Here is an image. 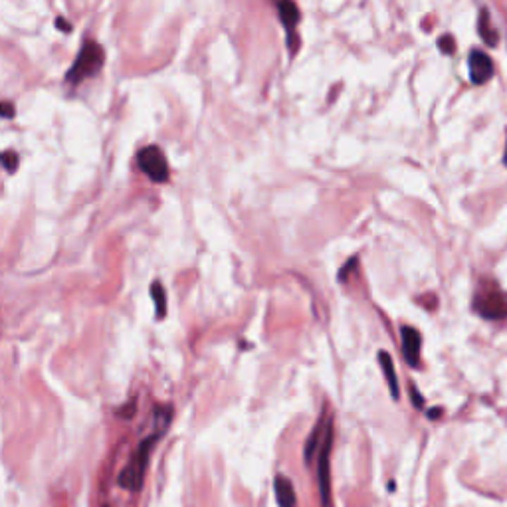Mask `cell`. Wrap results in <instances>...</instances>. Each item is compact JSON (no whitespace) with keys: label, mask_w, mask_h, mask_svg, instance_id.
<instances>
[{"label":"cell","mask_w":507,"mask_h":507,"mask_svg":"<svg viewBox=\"0 0 507 507\" xmlns=\"http://www.w3.org/2000/svg\"><path fill=\"white\" fill-rule=\"evenodd\" d=\"M277 14H280V20L285 26L287 34L294 32L299 20H301V14H299V8H297L296 2H289V0H284V2H277Z\"/></svg>","instance_id":"9c48e42d"},{"label":"cell","mask_w":507,"mask_h":507,"mask_svg":"<svg viewBox=\"0 0 507 507\" xmlns=\"http://www.w3.org/2000/svg\"><path fill=\"white\" fill-rule=\"evenodd\" d=\"M353 265H357V258H353L351 262H347V264L341 268V272H339V280H341V282L345 280V275H347V272H351V268H353Z\"/></svg>","instance_id":"d6986e66"},{"label":"cell","mask_w":507,"mask_h":507,"mask_svg":"<svg viewBox=\"0 0 507 507\" xmlns=\"http://www.w3.org/2000/svg\"><path fill=\"white\" fill-rule=\"evenodd\" d=\"M104 60H106V54H104V50H101L99 44L85 42L84 48H82V52H80V56L75 58L74 65L68 70L65 80H68L70 84H80V82H84L85 77L97 74V72L101 70Z\"/></svg>","instance_id":"7a4b0ae2"},{"label":"cell","mask_w":507,"mask_h":507,"mask_svg":"<svg viewBox=\"0 0 507 507\" xmlns=\"http://www.w3.org/2000/svg\"><path fill=\"white\" fill-rule=\"evenodd\" d=\"M438 48H440V52L442 54H454L456 52V40L450 36V34H444L438 38Z\"/></svg>","instance_id":"9a60e30c"},{"label":"cell","mask_w":507,"mask_h":507,"mask_svg":"<svg viewBox=\"0 0 507 507\" xmlns=\"http://www.w3.org/2000/svg\"><path fill=\"white\" fill-rule=\"evenodd\" d=\"M468 63H470V80H472V84H486L487 80L494 75V62H492V58L487 54L474 50V52L470 54Z\"/></svg>","instance_id":"8992f818"},{"label":"cell","mask_w":507,"mask_h":507,"mask_svg":"<svg viewBox=\"0 0 507 507\" xmlns=\"http://www.w3.org/2000/svg\"><path fill=\"white\" fill-rule=\"evenodd\" d=\"M139 167L155 182H165L169 179V163L157 145H149L139 153Z\"/></svg>","instance_id":"277c9868"},{"label":"cell","mask_w":507,"mask_h":507,"mask_svg":"<svg viewBox=\"0 0 507 507\" xmlns=\"http://www.w3.org/2000/svg\"><path fill=\"white\" fill-rule=\"evenodd\" d=\"M151 297L155 301L157 319H163V317L167 315V294H165V287L161 285V282H153V285H151Z\"/></svg>","instance_id":"7c38bea8"},{"label":"cell","mask_w":507,"mask_h":507,"mask_svg":"<svg viewBox=\"0 0 507 507\" xmlns=\"http://www.w3.org/2000/svg\"><path fill=\"white\" fill-rule=\"evenodd\" d=\"M506 165H507V153H506Z\"/></svg>","instance_id":"7402d4cb"},{"label":"cell","mask_w":507,"mask_h":507,"mask_svg":"<svg viewBox=\"0 0 507 507\" xmlns=\"http://www.w3.org/2000/svg\"><path fill=\"white\" fill-rule=\"evenodd\" d=\"M2 115L4 117L14 115V107H12L11 101H2Z\"/></svg>","instance_id":"ffe728a7"},{"label":"cell","mask_w":507,"mask_h":507,"mask_svg":"<svg viewBox=\"0 0 507 507\" xmlns=\"http://www.w3.org/2000/svg\"><path fill=\"white\" fill-rule=\"evenodd\" d=\"M170 423V408L169 406H158L155 408V432L163 434L165 432V428L169 426Z\"/></svg>","instance_id":"5bb4252c"},{"label":"cell","mask_w":507,"mask_h":507,"mask_svg":"<svg viewBox=\"0 0 507 507\" xmlns=\"http://www.w3.org/2000/svg\"><path fill=\"white\" fill-rule=\"evenodd\" d=\"M475 309L486 319H503L507 315V296L501 292H486L475 297Z\"/></svg>","instance_id":"5b68a950"},{"label":"cell","mask_w":507,"mask_h":507,"mask_svg":"<svg viewBox=\"0 0 507 507\" xmlns=\"http://www.w3.org/2000/svg\"><path fill=\"white\" fill-rule=\"evenodd\" d=\"M158 438H161V434L153 432L149 438H145L143 442L139 444L135 456L131 458V462L127 464L125 470L119 475V486L127 487L131 492H139L141 489L143 477H145V468L149 464V456H151V450H153V446H155Z\"/></svg>","instance_id":"6da1fadb"},{"label":"cell","mask_w":507,"mask_h":507,"mask_svg":"<svg viewBox=\"0 0 507 507\" xmlns=\"http://www.w3.org/2000/svg\"><path fill=\"white\" fill-rule=\"evenodd\" d=\"M321 428H325V426H321V424H317L315 428H313V432L309 436V440L306 444V464H311V460H313V456L315 452L321 448V442H323V434H321Z\"/></svg>","instance_id":"4fadbf2b"},{"label":"cell","mask_w":507,"mask_h":507,"mask_svg":"<svg viewBox=\"0 0 507 507\" xmlns=\"http://www.w3.org/2000/svg\"><path fill=\"white\" fill-rule=\"evenodd\" d=\"M275 499L280 507H296V489L287 477H275Z\"/></svg>","instance_id":"30bf717a"},{"label":"cell","mask_w":507,"mask_h":507,"mask_svg":"<svg viewBox=\"0 0 507 507\" xmlns=\"http://www.w3.org/2000/svg\"><path fill=\"white\" fill-rule=\"evenodd\" d=\"M411 399H412V402H414V406H416V408H423L424 406L423 394L418 392V389H416L414 384H411Z\"/></svg>","instance_id":"e0dca14e"},{"label":"cell","mask_w":507,"mask_h":507,"mask_svg":"<svg viewBox=\"0 0 507 507\" xmlns=\"http://www.w3.org/2000/svg\"><path fill=\"white\" fill-rule=\"evenodd\" d=\"M104 507H107V506H104Z\"/></svg>","instance_id":"603a6c76"},{"label":"cell","mask_w":507,"mask_h":507,"mask_svg":"<svg viewBox=\"0 0 507 507\" xmlns=\"http://www.w3.org/2000/svg\"><path fill=\"white\" fill-rule=\"evenodd\" d=\"M477 32H480V38L487 44L489 48H496L497 40H499V32L496 30V26L492 24V16L486 6L480 8V16H477Z\"/></svg>","instance_id":"ba28073f"},{"label":"cell","mask_w":507,"mask_h":507,"mask_svg":"<svg viewBox=\"0 0 507 507\" xmlns=\"http://www.w3.org/2000/svg\"><path fill=\"white\" fill-rule=\"evenodd\" d=\"M333 446V418H329L323 428V442L317 452V480L323 507L331 506V477H329V456Z\"/></svg>","instance_id":"3957f363"},{"label":"cell","mask_w":507,"mask_h":507,"mask_svg":"<svg viewBox=\"0 0 507 507\" xmlns=\"http://www.w3.org/2000/svg\"><path fill=\"white\" fill-rule=\"evenodd\" d=\"M379 363H380V369L384 373V379H387V384H389V389H391V394L394 401H399V379H396V370H394V365H392V359L391 355L387 353V351H380L379 353Z\"/></svg>","instance_id":"8fae6325"},{"label":"cell","mask_w":507,"mask_h":507,"mask_svg":"<svg viewBox=\"0 0 507 507\" xmlns=\"http://www.w3.org/2000/svg\"><path fill=\"white\" fill-rule=\"evenodd\" d=\"M420 345L423 337L414 327H402V353L411 367H418L420 363Z\"/></svg>","instance_id":"52a82bcc"},{"label":"cell","mask_w":507,"mask_h":507,"mask_svg":"<svg viewBox=\"0 0 507 507\" xmlns=\"http://www.w3.org/2000/svg\"><path fill=\"white\" fill-rule=\"evenodd\" d=\"M56 26H58V30L65 32V34H68V32H72V24L65 20L63 16H58V18H56Z\"/></svg>","instance_id":"ac0fdd59"},{"label":"cell","mask_w":507,"mask_h":507,"mask_svg":"<svg viewBox=\"0 0 507 507\" xmlns=\"http://www.w3.org/2000/svg\"><path fill=\"white\" fill-rule=\"evenodd\" d=\"M440 414H442V411H440V408H432V411L428 412V418H438Z\"/></svg>","instance_id":"44dd1931"},{"label":"cell","mask_w":507,"mask_h":507,"mask_svg":"<svg viewBox=\"0 0 507 507\" xmlns=\"http://www.w3.org/2000/svg\"><path fill=\"white\" fill-rule=\"evenodd\" d=\"M2 165H4V169L12 173V170L18 169V155L16 153H12V151H4L2 153Z\"/></svg>","instance_id":"2e32d148"}]
</instances>
